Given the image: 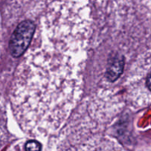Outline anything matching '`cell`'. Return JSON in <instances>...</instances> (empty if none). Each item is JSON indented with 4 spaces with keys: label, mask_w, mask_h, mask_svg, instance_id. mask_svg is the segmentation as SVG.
<instances>
[{
    "label": "cell",
    "mask_w": 151,
    "mask_h": 151,
    "mask_svg": "<svg viewBox=\"0 0 151 151\" xmlns=\"http://www.w3.org/2000/svg\"><path fill=\"white\" fill-rule=\"evenodd\" d=\"M124 59L122 55H116L109 61L106 69V75L111 82L116 81L123 72Z\"/></svg>",
    "instance_id": "cell-2"
},
{
    "label": "cell",
    "mask_w": 151,
    "mask_h": 151,
    "mask_svg": "<svg viewBox=\"0 0 151 151\" xmlns=\"http://www.w3.org/2000/svg\"><path fill=\"white\" fill-rule=\"evenodd\" d=\"M146 85H147V87L148 88L149 90L151 91V72L147 75V80H146Z\"/></svg>",
    "instance_id": "cell-4"
},
{
    "label": "cell",
    "mask_w": 151,
    "mask_h": 151,
    "mask_svg": "<svg viewBox=\"0 0 151 151\" xmlns=\"http://www.w3.org/2000/svg\"><path fill=\"white\" fill-rule=\"evenodd\" d=\"M41 144L35 140H30L25 145V150L26 151H41Z\"/></svg>",
    "instance_id": "cell-3"
},
{
    "label": "cell",
    "mask_w": 151,
    "mask_h": 151,
    "mask_svg": "<svg viewBox=\"0 0 151 151\" xmlns=\"http://www.w3.org/2000/svg\"><path fill=\"white\" fill-rule=\"evenodd\" d=\"M35 29V24L31 20L23 21L16 27L9 43V50L13 57L19 58L24 53L33 37Z\"/></svg>",
    "instance_id": "cell-1"
}]
</instances>
